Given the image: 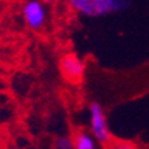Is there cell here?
Returning a JSON list of instances; mask_svg holds the SVG:
<instances>
[{
    "label": "cell",
    "instance_id": "1",
    "mask_svg": "<svg viewBox=\"0 0 149 149\" xmlns=\"http://www.w3.org/2000/svg\"><path fill=\"white\" fill-rule=\"evenodd\" d=\"M69 7L86 17H102L128 8L126 0H66Z\"/></svg>",
    "mask_w": 149,
    "mask_h": 149
},
{
    "label": "cell",
    "instance_id": "2",
    "mask_svg": "<svg viewBox=\"0 0 149 149\" xmlns=\"http://www.w3.org/2000/svg\"><path fill=\"white\" fill-rule=\"evenodd\" d=\"M59 71L63 79L71 85H75L83 79L85 63L75 52H66L59 59Z\"/></svg>",
    "mask_w": 149,
    "mask_h": 149
},
{
    "label": "cell",
    "instance_id": "3",
    "mask_svg": "<svg viewBox=\"0 0 149 149\" xmlns=\"http://www.w3.org/2000/svg\"><path fill=\"white\" fill-rule=\"evenodd\" d=\"M90 130L94 139L100 142L101 145H106L110 142V130H109L108 120L105 116V111L100 104L93 102L90 105Z\"/></svg>",
    "mask_w": 149,
    "mask_h": 149
},
{
    "label": "cell",
    "instance_id": "4",
    "mask_svg": "<svg viewBox=\"0 0 149 149\" xmlns=\"http://www.w3.org/2000/svg\"><path fill=\"white\" fill-rule=\"evenodd\" d=\"M26 24L31 30H40L47 20V11L40 0H27L22 8Z\"/></svg>",
    "mask_w": 149,
    "mask_h": 149
},
{
    "label": "cell",
    "instance_id": "5",
    "mask_svg": "<svg viewBox=\"0 0 149 149\" xmlns=\"http://www.w3.org/2000/svg\"><path fill=\"white\" fill-rule=\"evenodd\" d=\"M74 148L75 149H95L97 140L94 139L91 133L87 132H77L73 137Z\"/></svg>",
    "mask_w": 149,
    "mask_h": 149
},
{
    "label": "cell",
    "instance_id": "6",
    "mask_svg": "<svg viewBox=\"0 0 149 149\" xmlns=\"http://www.w3.org/2000/svg\"><path fill=\"white\" fill-rule=\"evenodd\" d=\"M55 148L58 149H73L74 148V142L73 139L70 137H59L58 140L55 141Z\"/></svg>",
    "mask_w": 149,
    "mask_h": 149
},
{
    "label": "cell",
    "instance_id": "7",
    "mask_svg": "<svg viewBox=\"0 0 149 149\" xmlns=\"http://www.w3.org/2000/svg\"><path fill=\"white\" fill-rule=\"evenodd\" d=\"M40 1L45 4H51V3H55L56 0H40Z\"/></svg>",
    "mask_w": 149,
    "mask_h": 149
}]
</instances>
